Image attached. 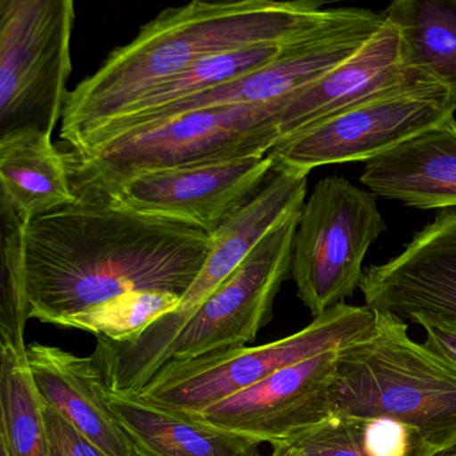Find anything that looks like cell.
<instances>
[{
  "label": "cell",
  "instance_id": "obj_1",
  "mask_svg": "<svg viewBox=\"0 0 456 456\" xmlns=\"http://www.w3.org/2000/svg\"><path fill=\"white\" fill-rule=\"evenodd\" d=\"M74 195L24 228L28 319L61 327L130 292L183 297L213 249L208 233L138 213L101 193Z\"/></svg>",
  "mask_w": 456,
  "mask_h": 456
},
{
  "label": "cell",
  "instance_id": "obj_2",
  "mask_svg": "<svg viewBox=\"0 0 456 456\" xmlns=\"http://www.w3.org/2000/svg\"><path fill=\"white\" fill-rule=\"evenodd\" d=\"M331 11L316 0H194L165 8L69 91L61 138L66 146H75L202 59L247 46L284 42L318 26Z\"/></svg>",
  "mask_w": 456,
  "mask_h": 456
},
{
  "label": "cell",
  "instance_id": "obj_3",
  "mask_svg": "<svg viewBox=\"0 0 456 456\" xmlns=\"http://www.w3.org/2000/svg\"><path fill=\"white\" fill-rule=\"evenodd\" d=\"M330 402L334 415L406 423L436 455L456 444V363L390 313L375 312L371 328L338 351Z\"/></svg>",
  "mask_w": 456,
  "mask_h": 456
},
{
  "label": "cell",
  "instance_id": "obj_4",
  "mask_svg": "<svg viewBox=\"0 0 456 456\" xmlns=\"http://www.w3.org/2000/svg\"><path fill=\"white\" fill-rule=\"evenodd\" d=\"M276 104L184 112L80 149L64 146L72 195L150 170L268 154L279 141Z\"/></svg>",
  "mask_w": 456,
  "mask_h": 456
},
{
  "label": "cell",
  "instance_id": "obj_5",
  "mask_svg": "<svg viewBox=\"0 0 456 456\" xmlns=\"http://www.w3.org/2000/svg\"><path fill=\"white\" fill-rule=\"evenodd\" d=\"M305 193L307 174L275 168L265 187L211 236L213 249L173 312L131 342L98 337L91 358L106 388L117 394L141 393L165 366L168 347L190 316L238 269L268 232L305 205Z\"/></svg>",
  "mask_w": 456,
  "mask_h": 456
},
{
  "label": "cell",
  "instance_id": "obj_6",
  "mask_svg": "<svg viewBox=\"0 0 456 456\" xmlns=\"http://www.w3.org/2000/svg\"><path fill=\"white\" fill-rule=\"evenodd\" d=\"M374 320V311L366 305L340 303L314 318L300 331L275 342L257 347L246 345L191 361H168L136 395L181 414L198 411L292 364L342 350L363 336Z\"/></svg>",
  "mask_w": 456,
  "mask_h": 456
},
{
  "label": "cell",
  "instance_id": "obj_7",
  "mask_svg": "<svg viewBox=\"0 0 456 456\" xmlns=\"http://www.w3.org/2000/svg\"><path fill=\"white\" fill-rule=\"evenodd\" d=\"M386 229L371 192L338 176L315 185L300 213L289 270L314 318L353 296L364 257Z\"/></svg>",
  "mask_w": 456,
  "mask_h": 456
},
{
  "label": "cell",
  "instance_id": "obj_8",
  "mask_svg": "<svg viewBox=\"0 0 456 456\" xmlns=\"http://www.w3.org/2000/svg\"><path fill=\"white\" fill-rule=\"evenodd\" d=\"M74 21L71 0H16L0 37V141L55 130L69 93Z\"/></svg>",
  "mask_w": 456,
  "mask_h": 456
},
{
  "label": "cell",
  "instance_id": "obj_9",
  "mask_svg": "<svg viewBox=\"0 0 456 456\" xmlns=\"http://www.w3.org/2000/svg\"><path fill=\"white\" fill-rule=\"evenodd\" d=\"M385 13L370 8H332L318 26L305 32L279 58L226 85L155 110L138 120L96 131L77 149L94 142L210 107L268 106L307 87L347 61L385 24Z\"/></svg>",
  "mask_w": 456,
  "mask_h": 456
},
{
  "label": "cell",
  "instance_id": "obj_10",
  "mask_svg": "<svg viewBox=\"0 0 456 456\" xmlns=\"http://www.w3.org/2000/svg\"><path fill=\"white\" fill-rule=\"evenodd\" d=\"M455 112L446 88L422 77L276 142L268 155L276 169L307 176L319 166L367 162Z\"/></svg>",
  "mask_w": 456,
  "mask_h": 456
},
{
  "label": "cell",
  "instance_id": "obj_11",
  "mask_svg": "<svg viewBox=\"0 0 456 456\" xmlns=\"http://www.w3.org/2000/svg\"><path fill=\"white\" fill-rule=\"evenodd\" d=\"M302 208L279 222L238 269L200 304L176 334L166 364L246 347L273 319V303L291 270Z\"/></svg>",
  "mask_w": 456,
  "mask_h": 456
},
{
  "label": "cell",
  "instance_id": "obj_12",
  "mask_svg": "<svg viewBox=\"0 0 456 456\" xmlns=\"http://www.w3.org/2000/svg\"><path fill=\"white\" fill-rule=\"evenodd\" d=\"M273 170L270 155H254L143 171L83 192L101 193L138 213L186 222L213 236L265 187Z\"/></svg>",
  "mask_w": 456,
  "mask_h": 456
},
{
  "label": "cell",
  "instance_id": "obj_13",
  "mask_svg": "<svg viewBox=\"0 0 456 456\" xmlns=\"http://www.w3.org/2000/svg\"><path fill=\"white\" fill-rule=\"evenodd\" d=\"M338 351L292 364L235 395L183 415L260 444H291L334 415L330 391Z\"/></svg>",
  "mask_w": 456,
  "mask_h": 456
},
{
  "label": "cell",
  "instance_id": "obj_14",
  "mask_svg": "<svg viewBox=\"0 0 456 456\" xmlns=\"http://www.w3.org/2000/svg\"><path fill=\"white\" fill-rule=\"evenodd\" d=\"M366 307L403 321L414 315L456 318V209H444L398 256L363 270Z\"/></svg>",
  "mask_w": 456,
  "mask_h": 456
},
{
  "label": "cell",
  "instance_id": "obj_15",
  "mask_svg": "<svg viewBox=\"0 0 456 456\" xmlns=\"http://www.w3.org/2000/svg\"><path fill=\"white\" fill-rule=\"evenodd\" d=\"M422 77L407 66L401 29L386 16L379 31L351 58L276 102L279 141Z\"/></svg>",
  "mask_w": 456,
  "mask_h": 456
},
{
  "label": "cell",
  "instance_id": "obj_16",
  "mask_svg": "<svg viewBox=\"0 0 456 456\" xmlns=\"http://www.w3.org/2000/svg\"><path fill=\"white\" fill-rule=\"evenodd\" d=\"M32 385L43 403L107 456H134L130 444L110 411L104 385L93 358L51 345H26Z\"/></svg>",
  "mask_w": 456,
  "mask_h": 456
},
{
  "label": "cell",
  "instance_id": "obj_17",
  "mask_svg": "<svg viewBox=\"0 0 456 456\" xmlns=\"http://www.w3.org/2000/svg\"><path fill=\"white\" fill-rule=\"evenodd\" d=\"M361 182L411 208L456 209L455 117L367 161Z\"/></svg>",
  "mask_w": 456,
  "mask_h": 456
},
{
  "label": "cell",
  "instance_id": "obj_18",
  "mask_svg": "<svg viewBox=\"0 0 456 456\" xmlns=\"http://www.w3.org/2000/svg\"><path fill=\"white\" fill-rule=\"evenodd\" d=\"M104 398L134 456H263L255 439L211 427L136 394L104 387Z\"/></svg>",
  "mask_w": 456,
  "mask_h": 456
},
{
  "label": "cell",
  "instance_id": "obj_19",
  "mask_svg": "<svg viewBox=\"0 0 456 456\" xmlns=\"http://www.w3.org/2000/svg\"><path fill=\"white\" fill-rule=\"evenodd\" d=\"M51 137L27 129L0 141V190L26 225L75 200L63 153Z\"/></svg>",
  "mask_w": 456,
  "mask_h": 456
},
{
  "label": "cell",
  "instance_id": "obj_20",
  "mask_svg": "<svg viewBox=\"0 0 456 456\" xmlns=\"http://www.w3.org/2000/svg\"><path fill=\"white\" fill-rule=\"evenodd\" d=\"M383 13L401 29L407 66L444 86L456 109V0H398Z\"/></svg>",
  "mask_w": 456,
  "mask_h": 456
},
{
  "label": "cell",
  "instance_id": "obj_21",
  "mask_svg": "<svg viewBox=\"0 0 456 456\" xmlns=\"http://www.w3.org/2000/svg\"><path fill=\"white\" fill-rule=\"evenodd\" d=\"M300 35L284 40V42L247 46V47L236 48V50L208 56V58L202 59L194 66L190 67L183 74L158 86L157 88L142 96L139 101L125 110L119 117L110 120L109 123L102 126L96 131L138 120V118L150 114L155 110L162 109V107L168 106V104L183 101V99L198 95V94L205 93V91L213 90V88L219 87V86L226 85L231 80L249 74V72L255 71V70L260 69V67L265 66V64L271 63V62L279 58ZM96 131H94V133H96ZM93 134H90V136H93Z\"/></svg>",
  "mask_w": 456,
  "mask_h": 456
},
{
  "label": "cell",
  "instance_id": "obj_22",
  "mask_svg": "<svg viewBox=\"0 0 456 456\" xmlns=\"http://www.w3.org/2000/svg\"><path fill=\"white\" fill-rule=\"evenodd\" d=\"M2 398L10 456H51L42 402L32 385L26 355L11 348L3 364Z\"/></svg>",
  "mask_w": 456,
  "mask_h": 456
},
{
  "label": "cell",
  "instance_id": "obj_23",
  "mask_svg": "<svg viewBox=\"0 0 456 456\" xmlns=\"http://www.w3.org/2000/svg\"><path fill=\"white\" fill-rule=\"evenodd\" d=\"M179 302L181 297L168 292H130L88 308L64 320L61 327L90 332L112 342H131L162 316L173 312Z\"/></svg>",
  "mask_w": 456,
  "mask_h": 456
},
{
  "label": "cell",
  "instance_id": "obj_24",
  "mask_svg": "<svg viewBox=\"0 0 456 456\" xmlns=\"http://www.w3.org/2000/svg\"><path fill=\"white\" fill-rule=\"evenodd\" d=\"M24 228L0 190V334L18 355H26L28 320L24 286Z\"/></svg>",
  "mask_w": 456,
  "mask_h": 456
},
{
  "label": "cell",
  "instance_id": "obj_25",
  "mask_svg": "<svg viewBox=\"0 0 456 456\" xmlns=\"http://www.w3.org/2000/svg\"><path fill=\"white\" fill-rule=\"evenodd\" d=\"M42 411L51 456H107L43 402Z\"/></svg>",
  "mask_w": 456,
  "mask_h": 456
},
{
  "label": "cell",
  "instance_id": "obj_26",
  "mask_svg": "<svg viewBox=\"0 0 456 456\" xmlns=\"http://www.w3.org/2000/svg\"><path fill=\"white\" fill-rule=\"evenodd\" d=\"M407 321L417 324L423 329L426 336L425 344L428 348L456 363V318L414 315Z\"/></svg>",
  "mask_w": 456,
  "mask_h": 456
},
{
  "label": "cell",
  "instance_id": "obj_27",
  "mask_svg": "<svg viewBox=\"0 0 456 456\" xmlns=\"http://www.w3.org/2000/svg\"><path fill=\"white\" fill-rule=\"evenodd\" d=\"M7 348L11 347L8 345V343L5 342L2 334H0V456H10V452H8L7 435H5L4 411H3L2 398L3 364H4V355ZM11 350H12V348H11Z\"/></svg>",
  "mask_w": 456,
  "mask_h": 456
},
{
  "label": "cell",
  "instance_id": "obj_28",
  "mask_svg": "<svg viewBox=\"0 0 456 456\" xmlns=\"http://www.w3.org/2000/svg\"><path fill=\"white\" fill-rule=\"evenodd\" d=\"M16 0H0V37L13 12Z\"/></svg>",
  "mask_w": 456,
  "mask_h": 456
},
{
  "label": "cell",
  "instance_id": "obj_29",
  "mask_svg": "<svg viewBox=\"0 0 456 456\" xmlns=\"http://www.w3.org/2000/svg\"><path fill=\"white\" fill-rule=\"evenodd\" d=\"M273 449L271 456H305L291 444H278V446H273Z\"/></svg>",
  "mask_w": 456,
  "mask_h": 456
},
{
  "label": "cell",
  "instance_id": "obj_30",
  "mask_svg": "<svg viewBox=\"0 0 456 456\" xmlns=\"http://www.w3.org/2000/svg\"><path fill=\"white\" fill-rule=\"evenodd\" d=\"M436 456H456V444L454 446L450 447V449H447L446 452H441V454H438Z\"/></svg>",
  "mask_w": 456,
  "mask_h": 456
}]
</instances>
